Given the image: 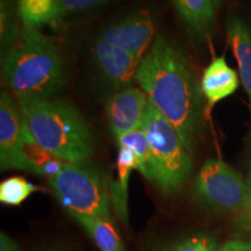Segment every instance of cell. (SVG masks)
<instances>
[{"instance_id": "obj_1", "label": "cell", "mask_w": 251, "mask_h": 251, "mask_svg": "<svg viewBox=\"0 0 251 251\" xmlns=\"http://www.w3.org/2000/svg\"><path fill=\"white\" fill-rule=\"evenodd\" d=\"M136 81L192 153L202 126L203 96L183 50L157 35L140 63Z\"/></svg>"}, {"instance_id": "obj_2", "label": "cell", "mask_w": 251, "mask_h": 251, "mask_svg": "<svg viewBox=\"0 0 251 251\" xmlns=\"http://www.w3.org/2000/svg\"><path fill=\"white\" fill-rule=\"evenodd\" d=\"M35 142L65 163L89 162L94 140L89 122L74 105L55 97H18Z\"/></svg>"}, {"instance_id": "obj_3", "label": "cell", "mask_w": 251, "mask_h": 251, "mask_svg": "<svg viewBox=\"0 0 251 251\" xmlns=\"http://www.w3.org/2000/svg\"><path fill=\"white\" fill-rule=\"evenodd\" d=\"M5 83L18 97H54L65 83L57 47L39 28L24 25L18 40L2 56Z\"/></svg>"}, {"instance_id": "obj_4", "label": "cell", "mask_w": 251, "mask_h": 251, "mask_svg": "<svg viewBox=\"0 0 251 251\" xmlns=\"http://www.w3.org/2000/svg\"><path fill=\"white\" fill-rule=\"evenodd\" d=\"M143 129L151 153L150 181L164 193H176L192 171V159L175 127L149 101Z\"/></svg>"}, {"instance_id": "obj_5", "label": "cell", "mask_w": 251, "mask_h": 251, "mask_svg": "<svg viewBox=\"0 0 251 251\" xmlns=\"http://www.w3.org/2000/svg\"><path fill=\"white\" fill-rule=\"evenodd\" d=\"M49 185L58 202L72 218H109L112 197L105 178L89 162L64 163Z\"/></svg>"}, {"instance_id": "obj_6", "label": "cell", "mask_w": 251, "mask_h": 251, "mask_svg": "<svg viewBox=\"0 0 251 251\" xmlns=\"http://www.w3.org/2000/svg\"><path fill=\"white\" fill-rule=\"evenodd\" d=\"M194 194L202 205L240 214L248 197L247 180L221 159H207L194 181Z\"/></svg>"}, {"instance_id": "obj_7", "label": "cell", "mask_w": 251, "mask_h": 251, "mask_svg": "<svg viewBox=\"0 0 251 251\" xmlns=\"http://www.w3.org/2000/svg\"><path fill=\"white\" fill-rule=\"evenodd\" d=\"M28 126L18 101L7 91L0 97V165L1 170H27L24 155Z\"/></svg>"}, {"instance_id": "obj_8", "label": "cell", "mask_w": 251, "mask_h": 251, "mask_svg": "<svg viewBox=\"0 0 251 251\" xmlns=\"http://www.w3.org/2000/svg\"><path fill=\"white\" fill-rule=\"evenodd\" d=\"M155 31L152 14L147 9H140L105 26L98 36L126 50L141 62L152 45Z\"/></svg>"}, {"instance_id": "obj_9", "label": "cell", "mask_w": 251, "mask_h": 251, "mask_svg": "<svg viewBox=\"0 0 251 251\" xmlns=\"http://www.w3.org/2000/svg\"><path fill=\"white\" fill-rule=\"evenodd\" d=\"M148 107V96L142 89L127 87L113 94L106 113L109 129L115 139L143 128Z\"/></svg>"}, {"instance_id": "obj_10", "label": "cell", "mask_w": 251, "mask_h": 251, "mask_svg": "<svg viewBox=\"0 0 251 251\" xmlns=\"http://www.w3.org/2000/svg\"><path fill=\"white\" fill-rule=\"evenodd\" d=\"M92 57L100 76L117 90L127 89L136 80L140 61L126 50L96 37L92 45Z\"/></svg>"}, {"instance_id": "obj_11", "label": "cell", "mask_w": 251, "mask_h": 251, "mask_svg": "<svg viewBox=\"0 0 251 251\" xmlns=\"http://www.w3.org/2000/svg\"><path fill=\"white\" fill-rule=\"evenodd\" d=\"M240 81L236 71L229 67L224 56H218L203 70L200 86L208 106L213 107L231 96L237 90Z\"/></svg>"}, {"instance_id": "obj_12", "label": "cell", "mask_w": 251, "mask_h": 251, "mask_svg": "<svg viewBox=\"0 0 251 251\" xmlns=\"http://www.w3.org/2000/svg\"><path fill=\"white\" fill-rule=\"evenodd\" d=\"M227 33L238 64L240 80L249 97L251 107V29L242 19L233 17L227 23Z\"/></svg>"}, {"instance_id": "obj_13", "label": "cell", "mask_w": 251, "mask_h": 251, "mask_svg": "<svg viewBox=\"0 0 251 251\" xmlns=\"http://www.w3.org/2000/svg\"><path fill=\"white\" fill-rule=\"evenodd\" d=\"M191 35L201 39L208 33L215 18L214 0H172Z\"/></svg>"}, {"instance_id": "obj_14", "label": "cell", "mask_w": 251, "mask_h": 251, "mask_svg": "<svg viewBox=\"0 0 251 251\" xmlns=\"http://www.w3.org/2000/svg\"><path fill=\"white\" fill-rule=\"evenodd\" d=\"M139 161L135 152L126 147H119L117 180L113 184L111 197L114 211L122 222L128 220V183L133 170H137Z\"/></svg>"}, {"instance_id": "obj_15", "label": "cell", "mask_w": 251, "mask_h": 251, "mask_svg": "<svg viewBox=\"0 0 251 251\" xmlns=\"http://www.w3.org/2000/svg\"><path fill=\"white\" fill-rule=\"evenodd\" d=\"M100 251H126L120 235L109 218H87L78 221Z\"/></svg>"}, {"instance_id": "obj_16", "label": "cell", "mask_w": 251, "mask_h": 251, "mask_svg": "<svg viewBox=\"0 0 251 251\" xmlns=\"http://www.w3.org/2000/svg\"><path fill=\"white\" fill-rule=\"evenodd\" d=\"M61 0H18L19 15L24 25L40 28L58 20Z\"/></svg>"}, {"instance_id": "obj_17", "label": "cell", "mask_w": 251, "mask_h": 251, "mask_svg": "<svg viewBox=\"0 0 251 251\" xmlns=\"http://www.w3.org/2000/svg\"><path fill=\"white\" fill-rule=\"evenodd\" d=\"M117 142L119 147H126L133 150L139 161L137 171L149 180L151 175V153H150L148 137L143 128L122 135L117 140Z\"/></svg>"}, {"instance_id": "obj_18", "label": "cell", "mask_w": 251, "mask_h": 251, "mask_svg": "<svg viewBox=\"0 0 251 251\" xmlns=\"http://www.w3.org/2000/svg\"><path fill=\"white\" fill-rule=\"evenodd\" d=\"M42 188L24 177H9L0 184V201L8 206L21 205L28 197Z\"/></svg>"}, {"instance_id": "obj_19", "label": "cell", "mask_w": 251, "mask_h": 251, "mask_svg": "<svg viewBox=\"0 0 251 251\" xmlns=\"http://www.w3.org/2000/svg\"><path fill=\"white\" fill-rule=\"evenodd\" d=\"M20 28L17 24L14 13L13 0H1L0 2V39H1V51L5 54L18 40Z\"/></svg>"}, {"instance_id": "obj_20", "label": "cell", "mask_w": 251, "mask_h": 251, "mask_svg": "<svg viewBox=\"0 0 251 251\" xmlns=\"http://www.w3.org/2000/svg\"><path fill=\"white\" fill-rule=\"evenodd\" d=\"M111 1L112 0H61L59 1L58 19L102 7Z\"/></svg>"}, {"instance_id": "obj_21", "label": "cell", "mask_w": 251, "mask_h": 251, "mask_svg": "<svg viewBox=\"0 0 251 251\" xmlns=\"http://www.w3.org/2000/svg\"><path fill=\"white\" fill-rule=\"evenodd\" d=\"M218 246L216 241L212 236L200 234L192 236L184 242L176 246L172 251H216Z\"/></svg>"}, {"instance_id": "obj_22", "label": "cell", "mask_w": 251, "mask_h": 251, "mask_svg": "<svg viewBox=\"0 0 251 251\" xmlns=\"http://www.w3.org/2000/svg\"><path fill=\"white\" fill-rule=\"evenodd\" d=\"M248 184V197L246 206H244L243 211L240 213V222L242 224L244 227L251 228V174L248 176L247 179Z\"/></svg>"}, {"instance_id": "obj_23", "label": "cell", "mask_w": 251, "mask_h": 251, "mask_svg": "<svg viewBox=\"0 0 251 251\" xmlns=\"http://www.w3.org/2000/svg\"><path fill=\"white\" fill-rule=\"evenodd\" d=\"M216 251H251V241H229V242H226L218 248Z\"/></svg>"}, {"instance_id": "obj_24", "label": "cell", "mask_w": 251, "mask_h": 251, "mask_svg": "<svg viewBox=\"0 0 251 251\" xmlns=\"http://www.w3.org/2000/svg\"><path fill=\"white\" fill-rule=\"evenodd\" d=\"M0 251H20L17 243L5 233L0 234Z\"/></svg>"}, {"instance_id": "obj_25", "label": "cell", "mask_w": 251, "mask_h": 251, "mask_svg": "<svg viewBox=\"0 0 251 251\" xmlns=\"http://www.w3.org/2000/svg\"><path fill=\"white\" fill-rule=\"evenodd\" d=\"M224 1V0H214V2H215V6L216 7H219L220 5H221V2Z\"/></svg>"}, {"instance_id": "obj_26", "label": "cell", "mask_w": 251, "mask_h": 251, "mask_svg": "<svg viewBox=\"0 0 251 251\" xmlns=\"http://www.w3.org/2000/svg\"><path fill=\"white\" fill-rule=\"evenodd\" d=\"M249 174H251V168H250V172H249Z\"/></svg>"}]
</instances>
